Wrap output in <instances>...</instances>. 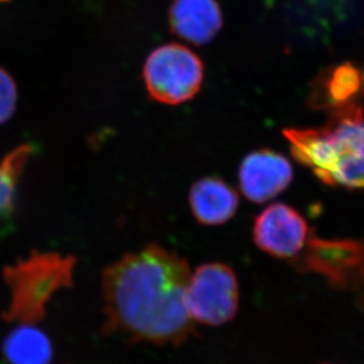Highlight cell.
<instances>
[{
    "label": "cell",
    "instance_id": "8fae6325",
    "mask_svg": "<svg viewBox=\"0 0 364 364\" xmlns=\"http://www.w3.org/2000/svg\"><path fill=\"white\" fill-rule=\"evenodd\" d=\"M364 86V73L350 64L337 66L321 77L317 86V100L331 110L354 102Z\"/></svg>",
    "mask_w": 364,
    "mask_h": 364
},
{
    "label": "cell",
    "instance_id": "8992f818",
    "mask_svg": "<svg viewBox=\"0 0 364 364\" xmlns=\"http://www.w3.org/2000/svg\"><path fill=\"white\" fill-rule=\"evenodd\" d=\"M311 237L306 218L285 203L270 204L254 220L255 244L279 259L296 261Z\"/></svg>",
    "mask_w": 364,
    "mask_h": 364
},
{
    "label": "cell",
    "instance_id": "3957f363",
    "mask_svg": "<svg viewBox=\"0 0 364 364\" xmlns=\"http://www.w3.org/2000/svg\"><path fill=\"white\" fill-rule=\"evenodd\" d=\"M76 259L55 252H33L4 269L10 303L4 320L18 326H36L45 317L55 294L71 288Z\"/></svg>",
    "mask_w": 364,
    "mask_h": 364
},
{
    "label": "cell",
    "instance_id": "5bb4252c",
    "mask_svg": "<svg viewBox=\"0 0 364 364\" xmlns=\"http://www.w3.org/2000/svg\"><path fill=\"white\" fill-rule=\"evenodd\" d=\"M326 364H329V363H326Z\"/></svg>",
    "mask_w": 364,
    "mask_h": 364
},
{
    "label": "cell",
    "instance_id": "5b68a950",
    "mask_svg": "<svg viewBox=\"0 0 364 364\" xmlns=\"http://www.w3.org/2000/svg\"><path fill=\"white\" fill-rule=\"evenodd\" d=\"M186 308L193 322L218 326L234 320L240 306V287L234 270L223 263H205L190 276Z\"/></svg>",
    "mask_w": 364,
    "mask_h": 364
},
{
    "label": "cell",
    "instance_id": "7c38bea8",
    "mask_svg": "<svg viewBox=\"0 0 364 364\" xmlns=\"http://www.w3.org/2000/svg\"><path fill=\"white\" fill-rule=\"evenodd\" d=\"M32 151L30 145H24L11 152L0 162V216L10 213L14 208L18 179Z\"/></svg>",
    "mask_w": 364,
    "mask_h": 364
},
{
    "label": "cell",
    "instance_id": "7a4b0ae2",
    "mask_svg": "<svg viewBox=\"0 0 364 364\" xmlns=\"http://www.w3.org/2000/svg\"><path fill=\"white\" fill-rule=\"evenodd\" d=\"M331 111L323 127L284 130L291 155L326 186L364 189L363 109L351 103Z\"/></svg>",
    "mask_w": 364,
    "mask_h": 364
},
{
    "label": "cell",
    "instance_id": "277c9868",
    "mask_svg": "<svg viewBox=\"0 0 364 364\" xmlns=\"http://www.w3.org/2000/svg\"><path fill=\"white\" fill-rule=\"evenodd\" d=\"M144 80L154 100L170 105L184 103L200 91L203 64L186 46L163 45L146 59Z\"/></svg>",
    "mask_w": 364,
    "mask_h": 364
},
{
    "label": "cell",
    "instance_id": "ba28073f",
    "mask_svg": "<svg viewBox=\"0 0 364 364\" xmlns=\"http://www.w3.org/2000/svg\"><path fill=\"white\" fill-rule=\"evenodd\" d=\"M168 16L172 31L195 45L208 44L223 25L216 0H173Z\"/></svg>",
    "mask_w": 364,
    "mask_h": 364
},
{
    "label": "cell",
    "instance_id": "30bf717a",
    "mask_svg": "<svg viewBox=\"0 0 364 364\" xmlns=\"http://www.w3.org/2000/svg\"><path fill=\"white\" fill-rule=\"evenodd\" d=\"M4 354L11 364H48L52 344L48 337L35 326H18L4 342Z\"/></svg>",
    "mask_w": 364,
    "mask_h": 364
},
{
    "label": "cell",
    "instance_id": "9c48e42d",
    "mask_svg": "<svg viewBox=\"0 0 364 364\" xmlns=\"http://www.w3.org/2000/svg\"><path fill=\"white\" fill-rule=\"evenodd\" d=\"M190 209L197 222L208 227L222 225L232 218L240 206L237 191L218 177H204L193 183Z\"/></svg>",
    "mask_w": 364,
    "mask_h": 364
},
{
    "label": "cell",
    "instance_id": "4fadbf2b",
    "mask_svg": "<svg viewBox=\"0 0 364 364\" xmlns=\"http://www.w3.org/2000/svg\"><path fill=\"white\" fill-rule=\"evenodd\" d=\"M17 87L5 70L0 68V124L9 121L17 105Z\"/></svg>",
    "mask_w": 364,
    "mask_h": 364
},
{
    "label": "cell",
    "instance_id": "52a82bcc",
    "mask_svg": "<svg viewBox=\"0 0 364 364\" xmlns=\"http://www.w3.org/2000/svg\"><path fill=\"white\" fill-rule=\"evenodd\" d=\"M294 178L291 163L272 150H257L244 157L238 182L247 200L263 204L288 189Z\"/></svg>",
    "mask_w": 364,
    "mask_h": 364
},
{
    "label": "cell",
    "instance_id": "6da1fadb",
    "mask_svg": "<svg viewBox=\"0 0 364 364\" xmlns=\"http://www.w3.org/2000/svg\"><path fill=\"white\" fill-rule=\"evenodd\" d=\"M186 258L157 244L124 255L102 276L104 330L130 340L179 346L196 335L186 308Z\"/></svg>",
    "mask_w": 364,
    "mask_h": 364
}]
</instances>
